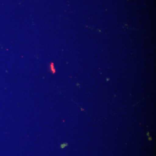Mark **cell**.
I'll return each mask as SVG.
<instances>
[{
  "mask_svg": "<svg viewBox=\"0 0 156 156\" xmlns=\"http://www.w3.org/2000/svg\"><path fill=\"white\" fill-rule=\"evenodd\" d=\"M67 144L64 143L63 144H62V145H61V147L62 148H64L65 147L67 146Z\"/></svg>",
  "mask_w": 156,
  "mask_h": 156,
  "instance_id": "cell-2",
  "label": "cell"
},
{
  "mask_svg": "<svg viewBox=\"0 0 156 156\" xmlns=\"http://www.w3.org/2000/svg\"><path fill=\"white\" fill-rule=\"evenodd\" d=\"M50 68L52 73H55V72H56V70H55V68H54V64H53V63H51L50 64Z\"/></svg>",
  "mask_w": 156,
  "mask_h": 156,
  "instance_id": "cell-1",
  "label": "cell"
}]
</instances>
